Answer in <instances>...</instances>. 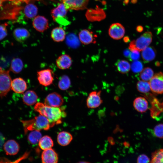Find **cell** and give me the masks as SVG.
<instances>
[{"instance_id":"32","label":"cell","mask_w":163,"mask_h":163,"mask_svg":"<svg viewBox=\"0 0 163 163\" xmlns=\"http://www.w3.org/2000/svg\"><path fill=\"white\" fill-rule=\"evenodd\" d=\"M154 75L153 70L149 67L144 68L141 72L139 77L143 81L147 82L149 81Z\"/></svg>"},{"instance_id":"10","label":"cell","mask_w":163,"mask_h":163,"mask_svg":"<svg viewBox=\"0 0 163 163\" xmlns=\"http://www.w3.org/2000/svg\"><path fill=\"white\" fill-rule=\"evenodd\" d=\"M89 0H62L67 10H80L85 9Z\"/></svg>"},{"instance_id":"17","label":"cell","mask_w":163,"mask_h":163,"mask_svg":"<svg viewBox=\"0 0 163 163\" xmlns=\"http://www.w3.org/2000/svg\"><path fill=\"white\" fill-rule=\"evenodd\" d=\"M134 109L138 112L143 113L145 112L148 108V103L145 98L142 97H136L133 102Z\"/></svg>"},{"instance_id":"38","label":"cell","mask_w":163,"mask_h":163,"mask_svg":"<svg viewBox=\"0 0 163 163\" xmlns=\"http://www.w3.org/2000/svg\"><path fill=\"white\" fill-rule=\"evenodd\" d=\"M140 54L139 51L136 50L131 51V54L129 58L132 60L136 61L140 58Z\"/></svg>"},{"instance_id":"7","label":"cell","mask_w":163,"mask_h":163,"mask_svg":"<svg viewBox=\"0 0 163 163\" xmlns=\"http://www.w3.org/2000/svg\"><path fill=\"white\" fill-rule=\"evenodd\" d=\"M101 91H92L90 92L86 100V105L89 108L93 109L97 107L102 103L101 95Z\"/></svg>"},{"instance_id":"15","label":"cell","mask_w":163,"mask_h":163,"mask_svg":"<svg viewBox=\"0 0 163 163\" xmlns=\"http://www.w3.org/2000/svg\"><path fill=\"white\" fill-rule=\"evenodd\" d=\"M3 148L7 155H14L18 152L20 146L16 141L10 139L4 143Z\"/></svg>"},{"instance_id":"5","label":"cell","mask_w":163,"mask_h":163,"mask_svg":"<svg viewBox=\"0 0 163 163\" xmlns=\"http://www.w3.org/2000/svg\"><path fill=\"white\" fill-rule=\"evenodd\" d=\"M149 82L153 93L156 94L163 93V73L160 72L155 74Z\"/></svg>"},{"instance_id":"4","label":"cell","mask_w":163,"mask_h":163,"mask_svg":"<svg viewBox=\"0 0 163 163\" xmlns=\"http://www.w3.org/2000/svg\"><path fill=\"white\" fill-rule=\"evenodd\" d=\"M12 81L9 71L0 67V97L5 96L11 89Z\"/></svg>"},{"instance_id":"21","label":"cell","mask_w":163,"mask_h":163,"mask_svg":"<svg viewBox=\"0 0 163 163\" xmlns=\"http://www.w3.org/2000/svg\"><path fill=\"white\" fill-rule=\"evenodd\" d=\"M65 31L62 27H56L53 29L51 33V37L53 40L56 42L63 41L66 38Z\"/></svg>"},{"instance_id":"3","label":"cell","mask_w":163,"mask_h":163,"mask_svg":"<svg viewBox=\"0 0 163 163\" xmlns=\"http://www.w3.org/2000/svg\"><path fill=\"white\" fill-rule=\"evenodd\" d=\"M152 37V35L151 32H146L136 40L132 41L129 44V49L130 51H142L150 44Z\"/></svg>"},{"instance_id":"29","label":"cell","mask_w":163,"mask_h":163,"mask_svg":"<svg viewBox=\"0 0 163 163\" xmlns=\"http://www.w3.org/2000/svg\"><path fill=\"white\" fill-rule=\"evenodd\" d=\"M42 137V134L40 131L32 130L29 134L27 140L30 144L35 145L38 143Z\"/></svg>"},{"instance_id":"25","label":"cell","mask_w":163,"mask_h":163,"mask_svg":"<svg viewBox=\"0 0 163 163\" xmlns=\"http://www.w3.org/2000/svg\"><path fill=\"white\" fill-rule=\"evenodd\" d=\"M38 144L39 147L43 150L52 148L54 145L52 139L47 135L42 137Z\"/></svg>"},{"instance_id":"1","label":"cell","mask_w":163,"mask_h":163,"mask_svg":"<svg viewBox=\"0 0 163 163\" xmlns=\"http://www.w3.org/2000/svg\"><path fill=\"white\" fill-rule=\"evenodd\" d=\"M35 110L40 115L45 117L52 123L55 125L61 123V119L66 116V113L59 107L48 106L38 102L34 107Z\"/></svg>"},{"instance_id":"28","label":"cell","mask_w":163,"mask_h":163,"mask_svg":"<svg viewBox=\"0 0 163 163\" xmlns=\"http://www.w3.org/2000/svg\"><path fill=\"white\" fill-rule=\"evenodd\" d=\"M116 66L118 71L122 74H125L130 70L131 66L129 63L124 60H118Z\"/></svg>"},{"instance_id":"14","label":"cell","mask_w":163,"mask_h":163,"mask_svg":"<svg viewBox=\"0 0 163 163\" xmlns=\"http://www.w3.org/2000/svg\"><path fill=\"white\" fill-rule=\"evenodd\" d=\"M27 85L26 82L21 78H16L12 81L11 89L17 93H22L27 89Z\"/></svg>"},{"instance_id":"18","label":"cell","mask_w":163,"mask_h":163,"mask_svg":"<svg viewBox=\"0 0 163 163\" xmlns=\"http://www.w3.org/2000/svg\"><path fill=\"white\" fill-rule=\"evenodd\" d=\"M13 35L16 41L19 42H23L30 37V33L25 28H18L14 30Z\"/></svg>"},{"instance_id":"11","label":"cell","mask_w":163,"mask_h":163,"mask_svg":"<svg viewBox=\"0 0 163 163\" xmlns=\"http://www.w3.org/2000/svg\"><path fill=\"white\" fill-rule=\"evenodd\" d=\"M41 158L42 163H58V154L52 148L43 150Z\"/></svg>"},{"instance_id":"33","label":"cell","mask_w":163,"mask_h":163,"mask_svg":"<svg viewBox=\"0 0 163 163\" xmlns=\"http://www.w3.org/2000/svg\"><path fill=\"white\" fill-rule=\"evenodd\" d=\"M150 163H163V149L157 150L152 153Z\"/></svg>"},{"instance_id":"44","label":"cell","mask_w":163,"mask_h":163,"mask_svg":"<svg viewBox=\"0 0 163 163\" xmlns=\"http://www.w3.org/2000/svg\"><path fill=\"white\" fill-rule=\"evenodd\" d=\"M129 40V38L128 37H125L123 38V40L124 42L127 43Z\"/></svg>"},{"instance_id":"30","label":"cell","mask_w":163,"mask_h":163,"mask_svg":"<svg viewBox=\"0 0 163 163\" xmlns=\"http://www.w3.org/2000/svg\"><path fill=\"white\" fill-rule=\"evenodd\" d=\"M136 88L140 92L145 94H149L151 91L149 82L143 81H139L136 84Z\"/></svg>"},{"instance_id":"41","label":"cell","mask_w":163,"mask_h":163,"mask_svg":"<svg viewBox=\"0 0 163 163\" xmlns=\"http://www.w3.org/2000/svg\"><path fill=\"white\" fill-rule=\"evenodd\" d=\"M5 138L3 135L0 133V152L4 145Z\"/></svg>"},{"instance_id":"2","label":"cell","mask_w":163,"mask_h":163,"mask_svg":"<svg viewBox=\"0 0 163 163\" xmlns=\"http://www.w3.org/2000/svg\"><path fill=\"white\" fill-rule=\"evenodd\" d=\"M21 121L25 134L30 131L47 130L54 125L45 117L40 114L31 119Z\"/></svg>"},{"instance_id":"16","label":"cell","mask_w":163,"mask_h":163,"mask_svg":"<svg viewBox=\"0 0 163 163\" xmlns=\"http://www.w3.org/2000/svg\"><path fill=\"white\" fill-rule=\"evenodd\" d=\"M72 63L71 58L67 54L59 56L56 61L57 67L59 69L62 70L69 69L71 66Z\"/></svg>"},{"instance_id":"8","label":"cell","mask_w":163,"mask_h":163,"mask_svg":"<svg viewBox=\"0 0 163 163\" xmlns=\"http://www.w3.org/2000/svg\"><path fill=\"white\" fill-rule=\"evenodd\" d=\"M64 102L62 96L58 93L53 92L48 94L46 97L44 104L47 106L59 107Z\"/></svg>"},{"instance_id":"35","label":"cell","mask_w":163,"mask_h":163,"mask_svg":"<svg viewBox=\"0 0 163 163\" xmlns=\"http://www.w3.org/2000/svg\"><path fill=\"white\" fill-rule=\"evenodd\" d=\"M132 71L134 73H139L142 70L143 66L142 62L139 61H134L131 66Z\"/></svg>"},{"instance_id":"19","label":"cell","mask_w":163,"mask_h":163,"mask_svg":"<svg viewBox=\"0 0 163 163\" xmlns=\"http://www.w3.org/2000/svg\"><path fill=\"white\" fill-rule=\"evenodd\" d=\"M38 96L36 92L32 90H28L24 94L22 99L24 103L28 106L33 105L36 104Z\"/></svg>"},{"instance_id":"42","label":"cell","mask_w":163,"mask_h":163,"mask_svg":"<svg viewBox=\"0 0 163 163\" xmlns=\"http://www.w3.org/2000/svg\"><path fill=\"white\" fill-rule=\"evenodd\" d=\"M129 49H126L123 52L124 56L127 58H129L131 53Z\"/></svg>"},{"instance_id":"39","label":"cell","mask_w":163,"mask_h":163,"mask_svg":"<svg viewBox=\"0 0 163 163\" xmlns=\"http://www.w3.org/2000/svg\"><path fill=\"white\" fill-rule=\"evenodd\" d=\"M28 155V153H26L21 158L14 162H10L6 159H0V163H18L23 159L26 158L27 156Z\"/></svg>"},{"instance_id":"26","label":"cell","mask_w":163,"mask_h":163,"mask_svg":"<svg viewBox=\"0 0 163 163\" xmlns=\"http://www.w3.org/2000/svg\"><path fill=\"white\" fill-rule=\"evenodd\" d=\"M23 66V62L21 59L14 58L11 61L10 70L14 73H19L22 70Z\"/></svg>"},{"instance_id":"20","label":"cell","mask_w":163,"mask_h":163,"mask_svg":"<svg viewBox=\"0 0 163 163\" xmlns=\"http://www.w3.org/2000/svg\"><path fill=\"white\" fill-rule=\"evenodd\" d=\"M73 139L72 135L66 131L59 132L57 136V141L58 144L62 146L68 145Z\"/></svg>"},{"instance_id":"46","label":"cell","mask_w":163,"mask_h":163,"mask_svg":"<svg viewBox=\"0 0 163 163\" xmlns=\"http://www.w3.org/2000/svg\"><path fill=\"white\" fill-rule=\"evenodd\" d=\"M77 163H91L90 162L87 161H80L77 162Z\"/></svg>"},{"instance_id":"36","label":"cell","mask_w":163,"mask_h":163,"mask_svg":"<svg viewBox=\"0 0 163 163\" xmlns=\"http://www.w3.org/2000/svg\"><path fill=\"white\" fill-rule=\"evenodd\" d=\"M8 24L4 23L0 24V41L5 38L8 34Z\"/></svg>"},{"instance_id":"24","label":"cell","mask_w":163,"mask_h":163,"mask_svg":"<svg viewBox=\"0 0 163 163\" xmlns=\"http://www.w3.org/2000/svg\"><path fill=\"white\" fill-rule=\"evenodd\" d=\"M38 12V8L37 6L32 3H29L25 7L24 13L25 17L29 19L34 18Z\"/></svg>"},{"instance_id":"12","label":"cell","mask_w":163,"mask_h":163,"mask_svg":"<svg viewBox=\"0 0 163 163\" xmlns=\"http://www.w3.org/2000/svg\"><path fill=\"white\" fill-rule=\"evenodd\" d=\"M32 24L34 27L40 32H43L49 27L48 20L41 16L38 15L35 17Z\"/></svg>"},{"instance_id":"34","label":"cell","mask_w":163,"mask_h":163,"mask_svg":"<svg viewBox=\"0 0 163 163\" xmlns=\"http://www.w3.org/2000/svg\"><path fill=\"white\" fill-rule=\"evenodd\" d=\"M151 131L154 136L159 138H163V124L156 125Z\"/></svg>"},{"instance_id":"43","label":"cell","mask_w":163,"mask_h":163,"mask_svg":"<svg viewBox=\"0 0 163 163\" xmlns=\"http://www.w3.org/2000/svg\"><path fill=\"white\" fill-rule=\"evenodd\" d=\"M136 29L137 31L138 32H141L143 31V28L142 26L139 25L137 26Z\"/></svg>"},{"instance_id":"6","label":"cell","mask_w":163,"mask_h":163,"mask_svg":"<svg viewBox=\"0 0 163 163\" xmlns=\"http://www.w3.org/2000/svg\"><path fill=\"white\" fill-rule=\"evenodd\" d=\"M37 79L39 83L44 86L50 85L54 79V73L50 69H47L37 72Z\"/></svg>"},{"instance_id":"22","label":"cell","mask_w":163,"mask_h":163,"mask_svg":"<svg viewBox=\"0 0 163 163\" xmlns=\"http://www.w3.org/2000/svg\"><path fill=\"white\" fill-rule=\"evenodd\" d=\"M156 51L152 46L147 47L142 51V56L144 61L148 62L153 60L156 56Z\"/></svg>"},{"instance_id":"45","label":"cell","mask_w":163,"mask_h":163,"mask_svg":"<svg viewBox=\"0 0 163 163\" xmlns=\"http://www.w3.org/2000/svg\"><path fill=\"white\" fill-rule=\"evenodd\" d=\"M9 0H0V8L2 5V3L4 2Z\"/></svg>"},{"instance_id":"23","label":"cell","mask_w":163,"mask_h":163,"mask_svg":"<svg viewBox=\"0 0 163 163\" xmlns=\"http://www.w3.org/2000/svg\"><path fill=\"white\" fill-rule=\"evenodd\" d=\"M67 10L63 3L60 4L51 11V15L53 20L58 17H64L67 14Z\"/></svg>"},{"instance_id":"31","label":"cell","mask_w":163,"mask_h":163,"mask_svg":"<svg viewBox=\"0 0 163 163\" xmlns=\"http://www.w3.org/2000/svg\"><path fill=\"white\" fill-rule=\"evenodd\" d=\"M71 81L67 75H63L59 80L58 86L62 90H66L69 88L71 85Z\"/></svg>"},{"instance_id":"40","label":"cell","mask_w":163,"mask_h":163,"mask_svg":"<svg viewBox=\"0 0 163 163\" xmlns=\"http://www.w3.org/2000/svg\"><path fill=\"white\" fill-rule=\"evenodd\" d=\"M53 20L56 22L58 23L63 25H66L69 24V22L67 20L65 19L63 17H59L55 18Z\"/></svg>"},{"instance_id":"27","label":"cell","mask_w":163,"mask_h":163,"mask_svg":"<svg viewBox=\"0 0 163 163\" xmlns=\"http://www.w3.org/2000/svg\"><path fill=\"white\" fill-rule=\"evenodd\" d=\"M79 40L77 36L72 33L68 34L66 37V43L69 46L72 48H76L80 45Z\"/></svg>"},{"instance_id":"47","label":"cell","mask_w":163,"mask_h":163,"mask_svg":"<svg viewBox=\"0 0 163 163\" xmlns=\"http://www.w3.org/2000/svg\"><path fill=\"white\" fill-rule=\"evenodd\" d=\"M137 0H132V2L133 3H136V2Z\"/></svg>"},{"instance_id":"37","label":"cell","mask_w":163,"mask_h":163,"mask_svg":"<svg viewBox=\"0 0 163 163\" xmlns=\"http://www.w3.org/2000/svg\"><path fill=\"white\" fill-rule=\"evenodd\" d=\"M150 159L145 154L140 155L137 158V163H149Z\"/></svg>"},{"instance_id":"13","label":"cell","mask_w":163,"mask_h":163,"mask_svg":"<svg viewBox=\"0 0 163 163\" xmlns=\"http://www.w3.org/2000/svg\"><path fill=\"white\" fill-rule=\"evenodd\" d=\"M79 39L81 42L85 45L96 43V37L91 31L87 29L82 30L79 33Z\"/></svg>"},{"instance_id":"9","label":"cell","mask_w":163,"mask_h":163,"mask_svg":"<svg viewBox=\"0 0 163 163\" xmlns=\"http://www.w3.org/2000/svg\"><path fill=\"white\" fill-rule=\"evenodd\" d=\"M125 33V29L121 24L114 23L110 25L108 30V34L112 39L118 40L121 39Z\"/></svg>"}]
</instances>
